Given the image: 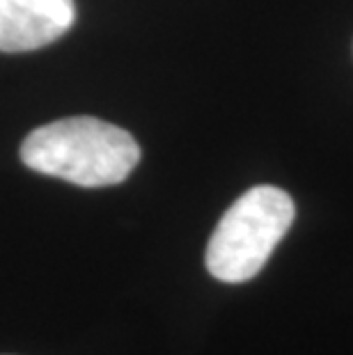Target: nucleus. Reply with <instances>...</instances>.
<instances>
[{
	"label": "nucleus",
	"instance_id": "obj_2",
	"mask_svg": "<svg viewBox=\"0 0 353 355\" xmlns=\"http://www.w3.org/2000/svg\"><path fill=\"white\" fill-rule=\"evenodd\" d=\"M296 207L282 188L255 186L225 211L207 245V268L230 284L248 282L266 266L294 223Z\"/></svg>",
	"mask_w": 353,
	"mask_h": 355
},
{
	"label": "nucleus",
	"instance_id": "obj_1",
	"mask_svg": "<svg viewBox=\"0 0 353 355\" xmlns=\"http://www.w3.org/2000/svg\"><path fill=\"white\" fill-rule=\"evenodd\" d=\"M21 161L40 175L83 188L122 184L140 161L136 138L96 117H69L35 128L21 145Z\"/></svg>",
	"mask_w": 353,
	"mask_h": 355
},
{
	"label": "nucleus",
	"instance_id": "obj_3",
	"mask_svg": "<svg viewBox=\"0 0 353 355\" xmlns=\"http://www.w3.org/2000/svg\"><path fill=\"white\" fill-rule=\"evenodd\" d=\"M74 21V0H0V51L44 49L58 42Z\"/></svg>",
	"mask_w": 353,
	"mask_h": 355
}]
</instances>
